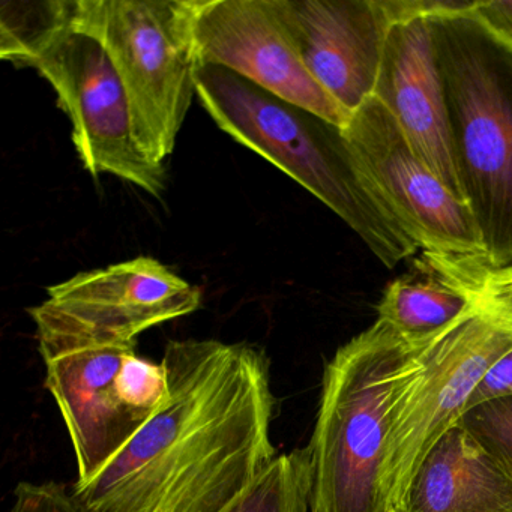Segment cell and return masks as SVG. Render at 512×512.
<instances>
[{
	"label": "cell",
	"instance_id": "6da1fadb",
	"mask_svg": "<svg viewBox=\"0 0 512 512\" xmlns=\"http://www.w3.org/2000/svg\"><path fill=\"white\" fill-rule=\"evenodd\" d=\"M169 395L89 484V512H223L277 457L269 364L250 344L170 341Z\"/></svg>",
	"mask_w": 512,
	"mask_h": 512
},
{
	"label": "cell",
	"instance_id": "7a4b0ae2",
	"mask_svg": "<svg viewBox=\"0 0 512 512\" xmlns=\"http://www.w3.org/2000/svg\"><path fill=\"white\" fill-rule=\"evenodd\" d=\"M196 95L215 124L334 211L388 269L419 247L362 173L344 128L217 67L196 68Z\"/></svg>",
	"mask_w": 512,
	"mask_h": 512
},
{
	"label": "cell",
	"instance_id": "3957f363",
	"mask_svg": "<svg viewBox=\"0 0 512 512\" xmlns=\"http://www.w3.org/2000/svg\"><path fill=\"white\" fill-rule=\"evenodd\" d=\"M442 332L409 338L377 319L326 364L307 446L313 512H386L380 469L392 410Z\"/></svg>",
	"mask_w": 512,
	"mask_h": 512
},
{
	"label": "cell",
	"instance_id": "277c9868",
	"mask_svg": "<svg viewBox=\"0 0 512 512\" xmlns=\"http://www.w3.org/2000/svg\"><path fill=\"white\" fill-rule=\"evenodd\" d=\"M461 196L484 265L512 272V47L469 13L428 16Z\"/></svg>",
	"mask_w": 512,
	"mask_h": 512
},
{
	"label": "cell",
	"instance_id": "5b68a950",
	"mask_svg": "<svg viewBox=\"0 0 512 512\" xmlns=\"http://www.w3.org/2000/svg\"><path fill=\"white\" fill-rule=\"evenodd\" d=\"M196 0H76L74 31L109 53L151 160L172 155L196 94Z\"/></svg>",
	"mask_w": 512,
	"mask_h": 512
},
{
	"label": "cell",
	"instance_id": "8992f818",
	"mask_svg": "<svg viewBox=\"0 0 512 512\" xmlns=\"http://www.w3.org/2000/svg\"><path fill=\"white\" fill-rule=\"evenodd\" d=\"M470 293L475 308L434 338L392 410L380 469L386 512H403L410 482L425 455L466 412L470 395L491 365L512 350V332Z\"/></svg>",
	"mask_w": 512,
	"mask_h": 512
},
{
	"label": "cell",
	"instance_id": "52a82bcc",
	"mask_svg": "<svg viewBox=\"0 0 512 512\" xmlns=\"http://www.w3.org/2000/svg\"><path fill=\"white\" fill-rule=\"evenodd\" d=\"M202 292L160 260L140 256L82 272L31 308L41 356L82 344L136 343L137 335L193 314Z\"/></svg>",
	"mask_w": 512,
	"mask_h": 512
},
{
	"label": "cell",
	"instance_id": "ba28073f",
	"mask_svg": "<svg viewBox=\"0 0 512 512\" xmlns=\"http://www.w3.org/2000/svg\"><path fill=\"white\" fill-rule=\"evenodd\" d=\"M26 67L35 68L55 89L73 125L80 161L94 178L113 175L157 199L163 196L166 167L140 145L124 83L95 38L68 29Z\"/></svg>",
	"mask_w": 512,
	"mask_h": 512
},
{
	"label": "cell",
	"instance_id": "9c48e42d",
	"mask_svg": "<svg viewBox=\"0 0 512 512\" xmlns=\"http://www.w3.org/2000/svg\"><path fill=\"white\" fill-rule=\"evenodd\" d=\"M344 134L368 184L419 250L442 259L484 263V248L466 203L413 151L379 100L371 97L352 113Z\"/></svg>",
	"mask_w": 512,
	"mask_h": 512
},
{
	"label": "cell",
	"instance_id": "30bf717a",
	"mask_svg": "<svg viewBox=\"0 0 512 512\" xmlns=\"http://www.w3.org/2000/svg\"><path fill=\"white\" fill-rule=\"evenodd\" d=\"M193 49L197 67L226 68L338 127L352 116L311 76L274 0H196Z\"/></svg>",
	"mask_w": 512,
	"mask_h": 512
},
{
	"label": "cell",
	"instance_id": "8fae6325",
	"mask_svg": "<svg viewBox=\"0 0 512 512\" xmlns=\"http://www.w3.org/2000/svg\"><path fill=\"white\" fill-rule=\"evenodd\" d=\"M136 343L82 344L44 355L46 388L55 398L73 445L77 482L97 478L151 416L125 401L119 383Z\"/></svg>",
	"mask_w": 512,
	"mask_h": 512
},
{
	"label": "cell",
	"instance_id": "7c38bea8",
	"mask_svg": "<svg viewBox=\"0 0 512 512\" xmlns=\"http://www.w3.org/2000/svg\"><path fill=\"white\" fill-rule=\"evenodd\" d=\"M389 7L394 22L386 34L373 97L394 116L413 151L464 202L430 20L418 0H389Z\"/></svg>",
	"mask_w": 512,
	"mask_h": 512
},
{
	"label": "cell",
	"instance_id": "4fadbf2b",
	"mask_svg": "<svg viewBox=\"0 0 512 512\" xmlns=\"http://www.w3.org/2000/svg\"><path fill=\"white\" fill-rule=\"evenodd\" d=\"M317 83L355 113L374 94L383 46L394 22L389 0H274Z\"/></svg>",
	"mask_w": 512,
	"mask_h": 512
},
{
	"label": "cell",
	"instance_id": "5bb4252c",
	"mask_svg": "<svg viewBox=\"0 0 512 512\" xmlns=\"http://www.w3.org/2000/svg\"><path fill=\"white\" fill-rule=\"evenodd\" d=\"M403 512H512V479L457 422L425 455Z\"/></svg>",
	"mask_w": 512,
	"mask_h": 512
},
{
	"label": "cell",
	"instance_id": "9a60e30c",
	"mask_svg": "<svg viewBox=\"0 0 512 512\" xmlns=\"http://www.w3.org/2000/svg\"><path fill=\"white\" fill-rule=\"evenodd\" d=\"M416 269L419 274L404 275L386 287L377 319L406 337L425 338L451 328L475 308L470 290L424 254Z\"/></svg>",
	"mask_w": 512,
	"mask_h": 512
},
{
	"label": "cell",
	"instance_id": "2e32d148",
	"mask_svg": "<svg viewBox=\"0 0 512 512\" xmlns=\"http://www.w3.org/2000/svg\"><path fill=\"white\" fill-rule=\"evenodd\" d=\"M0 58L26 67L56 35L74 29L76 0L2 2Z\"/></svg>",
	"mask_w": 512,
	"mask_h": 512
},
{
	"label": "cell",
	"instance_id": "e0dca14e",
	"mask_svg": "<svg viewBox=\"0 0 512 512\" xmlns=\"http://www.w3.org/2000/svg\"><path fill=\"white\" fill-rule=\"evenodd\" d=\"M308 448L277 455L223 512H313Z\"/></svg>",
	"mask_w": 512,
	"mask_h": 512
},
{
	"label": "cell",
	"instance_id": "ac0fdd59",
	"mask_svg": "<svg viewBox=\"0 0 512 512\" xmlns=\"http://www.w3.org/2000/svg\"><path fill=\"white\" fill-rule=\"evenodd\" d=\"M458 424L512 479V395L466 410Z\"/></svg>",
	"mask_w": 512,
	"mask_h": 512
},
{
	"label": "cell",
	"instance_id": "d6986e66",
	"mask_svg": "<svg viewBox=\"0 0 512 512\" xmlns=\"http://www.w3.org/2000/svg\"><path fill=\"white\" fill-rule=\"evenodd\" d=\"M8 512H89L73 490L55 481H23L14 488Z\"/></svg>",
	"mask_w": 512,
	"mask_h": 512
},
{
	"label": "cell",
	"instance_id": "ffe728a7",
	"mask_svg": "<svg viewBox=\"0 0 512 512\" xmlns=\"http://www.w3.org/2000/svg\"><path fill=\"white\" fill-rule=\"evenodd\" d=\"M512 395V350L503 355L499 361L491 365L490 370L484 374L475 391L467 401L466 410L496 400V398L511 397Z\"/></svg>",
	"mask_w": 512,
	"mask_h": 512
},
{
	"label": "cell",
	"instance_id": "44dd1931",
	"mask_svg": "<svg viewBox=\"0 0 512 512\" xmlns=\"http://www.w3.org/2000/svg\"><path fill=\"white\" fill-rule=\"evenodd\" d=\"M469 14L512 47V0H473Z\"/></svg>",
	"mask_w": 512,
	"mask_h": 512
}]
</instances>
